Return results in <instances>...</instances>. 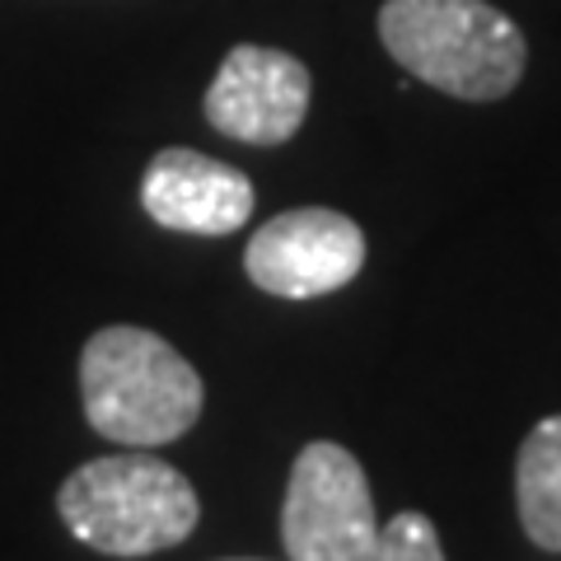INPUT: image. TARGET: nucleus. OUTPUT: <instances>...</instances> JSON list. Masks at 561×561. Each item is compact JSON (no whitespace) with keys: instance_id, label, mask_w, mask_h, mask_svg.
<instances>
[{"instance_id":"1","label":"nucleus","mask_w":561,"mask_h":561,"mask_svg":"<svg viewBox=\"0 0 561 561\" xmlns=\"http://www.w3.org/2000/svg\"><path fill=\"white\" fill-rule=\"evenodd\" d=\"M80 402L94 435L127 449L173 445L202 421L206 383L160 332L113 323L80 351Z\"/></svg>"},{"instance_id":"2","label":"nucleus","mask_w":561,"mask_h":561,"mask_svg":"<svg viewBox=\"0 0 561 561\" xmlns=\"http://www.w3.org/2000/svg\"><path fill=\"white\" fill-rule=\"evenodd\" d=\"M379 38L412 80L463 103H496L524 80L529 43L486 0H383Z\"/></svg>"},{"instance_id":"3","label":"nucleus","mask_w":561,"mask_h":561,"mask_svg":"<svg viewBox=\"0 0 561 561\" xmlns=\"http://www.w3.org/2000/svg\"><path fill=\"white\" fill-rule=\"evenodd\" d=\"M66 534L103 557H150L192 538L202 519L197 486L150 449L80 463L57 491Z\"/></svg>"},{"instance_id":"4","label":"nucleus","mask_w":561,"mask_h":561,"mask_svg":"<svg viewBox=\"0 0 561 561\" xmlns=\"http://www.w3.org/2000/svg\"><path fill=\"white\" fill-rule=\"evenodd\" d=\"M379 519L370 478L337 440H309L290 463L280 548L290 561H375Z\"/></svg>"},{"instance_id":"5","label":"nucleus","mask_w":561,"mask_h":561,"mask_svg":"<svg viewBox=\"0 0 561 561\" xmlns=\"http://www.w3.org/2000/svg\"><path fill=\"white\" fill-rule=\"evenodd\" d=\"M365 267L360 225L332 206H295L272 216L243 249V272L276 300H319L351 286Z\"/></svg>"},{"instance_id":"6","label":"nucleus","mask_w":561,"mask_h":561,"mask_svg":"<svg viewBox=\"0 0 561 561\" xmlns=\"http://www.w3.org/2000/svg\"><path fill=\"white\" fill-rule=\"evenodd\" d=\"M309 66L280 47L239 43L202 99L206 122L243 146H286L309 117Z\"/></svg>"},{"instance_id":"7","label":"nucleus","mask_w":561,"mask_h":561,"mask_svg":"<svg viewBox=\"0 0 561 561\" xmlns=\"http://www.w3.org/2000/svg\"><path fill=\"white\" fill-rule=\"evenodd\" d=\"M257 192L249 173L210 160L202 150L169 146L146 164L140 179V206L146 216L173 234H197V239H225L249 225Z\"/></svg>"},{"instance_id":"8","label":"nucleus","mask_w":561,"mask_h":561,"mask_svg":"<svg viewBox=\"0 0 561 561\" xmlns=\"http://www.w3.org/2000/svg\"><path fill=\"white\" fill-rule=\"evenodd\" d=\"M515 505L534 548L561 552V416L524 435L515 459Z\"/></svg>"},{"instance_id":"9","label":"nucleus","mask_w":561,"mask_h":561,"mask_svg":"<svg viewBox=\"0 0 561 561\" xmlns=\"http://www.w3.org/2000/svg\"><path fill=\"white\" fill-rule=\"evenodd\" d=\"M375 561H445L440 534L421 511H402L379 529Z\"/></svg>"},{"instance_id":"10","label":"nucleus","mask_w":561,"mask_h":561,"mask_svg":"<svg viewBox=\"0 0 561 561\" xmlns=\"http://www.w3.org/2000/svg\"><path fill=\"white\" fill-rule=\"evenodd\" d=\"M230 561H257V557H230Z\"/></svg>"}]
</instances>
